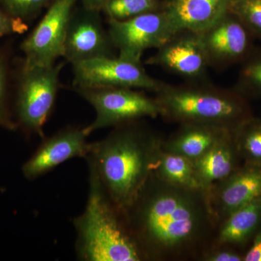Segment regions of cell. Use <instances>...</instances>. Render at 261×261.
<instances>
[{
  "instance_id": "1",
  "label": "cell",
  "mask_w": 261,
  "mask_h": 261,
  "mask_svg": "<svg viewBox=\"0 0 261 261\" xmlns=\"http://www.w3.org/2000/svg\"><path fill=\"white\" fill-rule=\"evenodd\" d=\"M120 212L145 261H199L217 227L205 190L171 185L152 173Z\"/></svg>"
},
{
  "instance_id": "2",
  "label": "cell",
  "mask_w": 261,
  "mask_h": 261,
  "mask_svg": "<svg viewBox=\"0 0 261 261\" xmlns=\"http://www.w3.org/2000/svg\"><path fill=\"white\" fill-rule=\"evenodd\" d=\"M141 121L114 127L102 140L91 143L86 158L120 211L135 200L163 149L165 137Z\"/></svg>"
},
{
  "instance_id": "3",
  "label": "cell",
  "mask_w": 261,
  "mask_h": 261,
  "mask_svg": "<svg viewBox=\"0 0 261 261\" xmlns=\"http://www.w3.org/2000/svg\"><path fill=\"white\" fill-rule=\"evenodd\" d=\"M85 209L74 218L75 252L82 261H145L120 211L92 166Z\"/></svg>"
},
{
  "instance_id": "4",
  "label": "cell",
  "mask_w": 261,
  "mask_h": 261,
  "mask_svg": "<svg viewBox=\"0 0 261 261\" xmlns=\"http://www.w3.org/2000/svg\"><path fill=\"white\" fill-rule=\"evenodd\" d=\"M161 116L169 122L210 125L235 130L253 116L248 99L237 91L210 85L165 87L154 97Z\"/></svg>"
},
{
  "instance_id": "5",
  "label": "cell",
  "mask_w": 261,
  "mask_h": 261,
  "mask_svg": "<svg viewBox=\"0 0 261 261\" xmlns=\"http://www.w3.org/2000/svg\"><path fill=\"white\" fill-rule=\"evenodd\" d=\"M63 67V63L49 66L21 65L15 113L18 127L27 133L44 138V126L56 102Z\"/></svg>"
},
{
  "instance_id": "6",
  "label": "cell",
  "mask_w": 261,
  "mask_h": 261,
  "mask_svg": "<svg viewBox=\"0 0 261 261\" xmlns=\"http://www.w3.org/2000/svg\"><path fill=\"white\" fill-rule=\"evenodd\" d=\"M74 90L95 111L94 121L84 127L89 136L102 128L161 116V108L156 99L134 89L100 87Z\"/></svg>"
},
{
  "instance_id": "7",
  "label": "cell",
  "mask_w": 261,
  "mask_h": 261,
  "mask_svg": "<svg viewBox=\"0 0 261 261\" xmlns=\"http://www.w3.org/2000/svg\"><path fill=\"white\" fill-rule=\"evenodd\" d=\"M108 33L118 57L142 63L144 53L158 49L176 35L163 10L123 20L108 19Z\"/></svg>"
},
{
  "instance_id": "8",
  "label": "cell",
  "mask_w": 261,
  "mask_h": 261,
  "mask_svg": "<svg viewBox=\"0 0 261 261\" xmlns=\"http://www.w3.org/2000/svg\"><path fill=\"white\" fill-rule=\"evenodd\" d=\"M74 88L122 87L158 92L166 84L154 80L142 63L118 56L103 57L73 65Z\"/></svg>"
},
{
  "instance_id": "9",
  "label": "cell",
  "mask_w": 261,
  "mask_h": 261,
  "mask_svg": "<svg viewBox=\"0 0 261 261\" xmlns=\"http://www.w3.org/2000/svg\"><path fill=\"white\" fill-rule=\"evenodd\" d=\"M53 0L35 29L20 45L25 66H49L63 57L68 21L77 2Z\"/></svg>"
},
{
  "instance_id": "10",
  "label": "cell",
  "mask_w": 261,
  "mask_h": 261,
  "mask_svg": "<svg viewBox=\"0 0 261 261\" xmlns=\"http://www.w3.org/2000/svg\"><path fill=\"white\" fill-rule=\"evenodd\" d=\"M101 11L82 5L70 15L64 42L63 58L72 65L94 58L116 56Z\"/></svg>"
},
{
  "instance_id": "11",
  "label": "cell",
  "mask_w": 261,
  "mask_h": 261,
  "mask_svg": "<svg viewBox=\"0 0 261 261\" xmlns=\"http://www.w3.org/2000/svg\"><path fill=\"white\" fill-rule=\"evenodd\" d=\"M88 137L84 127L68 126L50 137H44L22 166L24 177L31 181L37 179L69 160L86 159L91 148Z\"/></svg>"
},
{
  "instance_id": "12",
  "label": "cell",
  "mask_w": 261,
  "mask_h": 261,
  "mask_svg": "<svg viewBox=\"0 0 261 261\" xmlns=\"http://www.w3.org/2000/svg\"><path fill=\"white\" fill-rule=\"evenodd\" d=\"M206 193L218 226L235 211L261 197V166L243 163Z\"/></svg>"
},
{
  "instance_id": "13",
  "label": "cell",
  "mask_w": 261,
  "mask_h": 261,
  "mask_svg": "<svg viewBox=\"0 0 261 261\" xmlns=\"http://www.w3.org/2000/svg\"><path fill=\"white\" fill-rule=\"evenodd\" d=\"M146 64L166 68L191 80H202L210 65L200 34L178 33L158 48Z\"/></svg>"
},
{
  "instance_id": "14",
  "label": "cell",
  "mask_w": 261,
  "mask_h": 261,
  "mask_svg": "<svg viewBox=\"0 0 261 261\" xmlns=\"http://www.w3.org/2000/svg\"><path fill=\"white\" fill-rule=\"evenodd\" d=\"M200 35L211 65H227L243 61L253 50V37L230 11Z\"/></svg>"
},
{
  "instance_id": "15",
  "label": "cell",
  "mask_w": 261,
  "mask_h": 261,
  "mask_svg": "<svg viewBox=\"0 0 261 261\" xmlns=\"http://www.w3.org/2000/svg\"><path fill=\"white\" fill-rule=\"evenodd\" d=\"M230 0H168L163 11L175 34H202L229 12Z\"/></svg>"
},
{
  "instance_id": "16",
  "label": "cell",
  "mask_w": 261,
  "mask_h": 261,
  "mask_svg": "<svg viewBox=\"0 0 261 261\" xmlns=\"http://www.w3.org/2000/svg\"><path fill=\"white\" fill-rule=\"evenodd\" d=\"M234 130L218 141L200 159L194 161L196 178L202 190L207 191L216 182L224 179L243 163Z\"/></svg>"
},
{
  "instance_id": "17",
  "label": "cell",
  "mask_w": 261,
  "mask_h": 261,
  "mask_svg": "<svg viewBox=\"0 0 261 261\" xmlns=\"http://www.w3.org/2000/svg\"><path fill=\"white\" fill-rule=\"evenodd\" d=\"M260 227L261 197L235 211L218 224L211 247L228 246L245 252Z\"/></svg>"
},
{
  "instance_id": "18",
  "label": "cell",
  "mask_w": 261,
  "mask_h": 261,
  "mask_svg": "<svg viewBox=\"0 0 261 261\" xmlns=\"http://www.w3.org/2000/svg\"><path fill=\"white\" fill-rule=\"evenodd\" d=\"M231 132L233 130L210 125L182 123L172 135L164 139L163 149L195 161Z\"/></svg>"
},
{
  "instance_id": "19",
  "label": "cell",
  "mask_w": 261,
  "mask_h": 261,
  "mask_svg": "<svg viewBox=\"0 0 261 261\" xmlns=\"http://www.w3.org/2000/svg\"><path fill=\"white\" fill-rule=\"evenodd\" d=\"M152 173L171 185L202 190L196 178L194 161L163 149L154 163Z\"/></svg>"
},
{
  "instance_id": "20",
  "label": "cell",
  "mask_w": 261,
  "mask_h": 261,
  "mask_svg": "<svg viewBox=\"0 0 261 261\" xmlns=\"http://www.w3.org/2000/svg\"><path fill=\"white\" fill-rule=\"evenodd\" d=\"M243 162L261 166V118L252 116L234 130Z\"/></svg>"
},
{
  "instance_id": "21",
  "label": "cell",
  "mask_w": 261,
  "mask_h": 261,
  "mask_svg": "<svg viewBox=\"0 0 261 261\" xmlns=\"http://www.w3.org/2000/svg\"><path fill=\"white\" fill-rule=\"evenodd\" d=\"M234 90L248 100L261 99V49H253L243 61Z\"/></svg>"
},
{
  "instance_id": "22",
  "label": "cell",
  "mask_w": 261,
  "mask_h": 261,
  "mask_svg": "<svg viewBox=\"0 0 261 261\" xmlns=\"http://www.w3.org/2000/svg\"><path fill=\"white\" fill-rule=\"evenodd\" d=\"M159 0H110L101 12L108 19L127 20L158 10Z\"/></svg>"
},
{
  "instance_id": "23",
  "label": "cell",
  "mask_w": 261,
  "mask_h": 261,
  "mask_svg": "<svg viewBox=\"0 0 261 261\" xmlns=\"http://www.w3.org/2000/svg\"><path fill=\"white\" fill-rule=\"evenodd\" d=\"M229 11L241 20L252 37L261 40V0H230Z\"/></svg>"
},
{
  "instance_id": "24",
  "label": "cell",
  "mask_w": 261,
  "mask_h": 261,
  "mask_svg": "<svg viewBox=\"0 0 261 261\" xmlns=\"http://www.w3.org/2000/svg\"><path fill=\"white\" fill-rule=\"evenodd\" d=\"M53 0H0V6L15 18L27 22L35 18Z\"/></svg>"
},
{
  "instance_id": "25",
  "label": "cell",
  "mask_w": 261,
  "mask_h": 261,
  "mask_svg": "<svg viewBox=\"0 0 261 261\" xmlns=\"http://www.w3.org/2000/svg\"><path fill=\"white\" fill-rule=\"evenodd\" d=\"M0 126L8 130L18 128L10 111L8 99V70L3 55L0 54Z\"/></svg>"
},
{
  "instance_id": "26",
  "label": "cell",
  "mask_w": 261,
  "mask_h": 261,
  "mask_svg": "<svg viewBox=\"0 0 261 261\" xmlns=\"http://www.w3.org/2000/svg\"><path fill=\"white\" fill-rule=\"evenodd\" d=\"M245 252L228 246L211 247L199 261H244Z\"/></svg>"
},
{
  "instance_id": "27",
  "label": "cell",
  "mask_w": 261,
  "mask_h": 261,
  "mask_svg": "<svg viewBox=\"0 0 261 261\" xmlns=\"http://www.w3.org/2000/svg\"><path fill=\"white\" fill-rule=\"evenodd\" d=\"M28 28L27 22L13 18L0 6V37L10 34H23Z\"/></svg>"
},
{
  "instance_id": "28",
  "label": "cell",
  "mask_w": 261,
  "mask_h": 261,
  "mask_svg": "<svg viewBox=\"0 0 261 261\" xmlns=\"http://www.w3.org/2000/svg\"><path fill=\"white\" fill-rule=\"evenodd\" d=\"M244 261H261V227L245 251Z\"/></svg>"
},
{
  "instance_id": "29",
  "label": "cell",
  "mask_w": 261,
  "mask_h": 261,
  "mask_svg": "<svg viewBox=\"0 0 261 261\" xmlns=\"http://www.w3.org/2000/svg\"><path fill=\"white\" fill-rule=\"evenodd\" d=\"M82 5L89 9L102 10L105 5L110 0H80Z\"/></svg>"
}]
</instances>
